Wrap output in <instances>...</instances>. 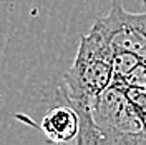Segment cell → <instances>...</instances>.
<instances>
[{
    "mask_svg": "<svg viewBox=\"0 0 146 145\" xmlns=\"http://www.w3.org/2000/svg\"><path fill=\"white\" fill-rule=\"evenodd\" d=\"M93 122L103 144H146V122L118 85H110L91 103Z\"/></svg>",
    "mask_w": 146,
    "mask_h": 145,
    "instance_id": "2",
    "label": "cell"
},
{
    "mask_svg": "<svg viewBox=\"0 0 146 145\" xmlns=\"http://www.w3.org/2000/svg\"><path fill=\"white\" fill-rule=\"evenodd\" d=\"M115 48L95 27L80 37V45L72 67L65 73L62 99L76 112L91 110L93 100L113 80Z\"/></svg>",
    "mask_w": 146,
    "mask_h": 145,
    "instance_id": "1",
    "label": "cell"
},
{
    "mask_svg": "<svg viewBox=\"0 0 146 145\" xmlns=\"http://www.w3.org/2000/svg\"><path fill=\"white\" fill-rule=\"evenodd\" d=\"M143 7H145L143 12H138V13L128 12V20L138 34L146 38V0H143Z\"/></svg>",
    "mask_w": 146,
    "mask_h": 145,
    "instance_id": "5",
    "label": "cell"
},
{
    "mask_svg": "<svg viewBox=\"0 0 146 145\" xmlns=\"http://www.w3.org/2000/svg\"><path fill=\"white\" fill-rule=\"evenodd\" d=\"M40 128L53 144H76L80 134V117L76 110L63 100V103L55 105L43 115Z\"/></svg>",
    "mask_w": 146,
    "mask_h": 145,
    "instance_id": "3",
    "label": "cell"
},
{
    "mask_svg": "<svg viewBox=\"0 0 146 145\" xmlns=\"http://www.w3.org/2000/svg\"><path fill=\"white\" fill-rule=\"evenodd\" d=\"M145 57L129 52V50H115L113 54V80L111 83L118 85L126 79L129 73L143 62Z\"/></svg>",
    "mask_w": 146,
    "mask_h": 145,
    "instance_id": "4",
    "label": "cell"
}]
</instances>
